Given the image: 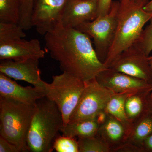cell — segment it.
I'll return each instance as SVG.
<instances>
[{"mask_svg":"<svg viewBox=\"0 0 152 152\" xmlns=\"http://www.w3.org/2000/svg\"><path fill=\"white\" fill-rule=\"evenodd\" d=\"M45 48L67 73L87 83L107 69L98 58L86 34L62 25L45 35Z\"/></svg>","mask_w":152,"mask_h":152,"instance_id":"6da1fadb","label":"cell"},{"mask_svg":"<svg viewBox=\"0 0 152 152\" xmlns=\"http://www.w3.org/2000/svg\"><path fill=\"white\" fill-rule=\"evenodd\" d=\"M35 106L28 136L29 151L51 152L64 126L61 112L55 103L45 97L38 100Z\"/></svg>","mask_w":152,"mask_h":152,"instance_id":"7a4b0ae2","label":"cell"},{"mask_svg":"<svg viewBox=\"0 0 152 152\" xmlns=\"http://www.w3.org/2000/svg\"><path fill=\"white\" fill-rule=\"evenodd\" d=\"M118 23L115 38L104 64L108 68L118 56L138 40L145 24L152 18V12L131 0H119Z\"/></svg>","mask_w":152,"mask_h":152,"instance_id":"3957f363","label":"cell"},{"mask_svg":"<svg viewBox=\"0 0 152 152\" xmlns=\"http://www.w3.org/2000/svg\"><path fill=\"white\" fill-rule=\"evenodd\" d=\"M35 106L0 96V135L28 152V136Z\"/></svg>","mask_w":152,"mask_h":152,"instance_id":"277c9868","label":"cell"},{"mask_svg":"<svg viewBox=\"0 0 152 152\" xmlns=\"http://www.w3.org/2000/svg\"><path fill=\"white\" fill-rule=\"evenodd\" d=\"M52 78L51 83L43 82L42 89L45 97L55 103L60 109L65 126L78 103L86 83L66 72L53 76Z\"/></svg>","mask_w":152,"mask_h":152,"instance_id":"5b68a950","label":"cell"},{"mask_svg":"<svg viewBox=\"0 0 152 152\" xmlns=\"http://www.w3.org/2000/svg\"><path fill=\"white\" fill-rule=\"evenodd\" d=\"M119 1H113L110 12L91 21L85 22L75 29L93 39L99 58L104 63L115 38L118 23Z\"/></svg>","mask_w":152,"mask_h":152,"instance_id":"8992f818","label":"cell"},{"mask_svg":"<svg viewBox=\"0 0 152 152\" xmlns=\"http://www.w3.org/2000/svg\"><path fill=\"white\" fill-rule=\"evenodd\" d=\"M114 94L99 83L96 78L86 83L84 89L69 123L96 118L104 110L106 105Z\"/></svg>","mask_w":152,"mask_h":152,"instance_id":"52a82bcc","label":"cell"},{"mask_svg":"<svg viewBox=\"0 0 152 152\" xmlns=\"http://www.w3.org/2000/svg\"><path fill=\"white\" fill-rule=\"evenodd\" d=\"M108 68L152 84V69L148 56L135 44L122 52L112 62Z\"/></svg>","mask_w":152,"mask_h":152,"instance_id":"ba28073f","label":"cell"},{"mask_svg":"<svg viewBox=\"0 0 152 152\" xmlns=\"http://www.w3.org/2000/svg\"><path fill=\"white\" fill-rule=\"evenodd\" d=\"M69 0H34L31 23L45 36L61 24L62 16Z\"/></svg>","mask_w":152,"mask_h":152,"instance_id":"9c48e42d","label":"cell"},{"mask_svg":"<svg viewBox=\"0 0 152 152\" xmlns=\"http://www.w3.org/2000/svg\"><path fill=\"white\" fill-rule=\"evenodd\" d=\"M96 79L99 83L114 94H130L152 90L151 84L110 68L101 72Z\"/></svg>","mask_w":152,"mask_h":152,"instance_id":"30bf717a","label":"cell"},{"mask_svg":"<svg viewBox=\"0 0 152 152\" xmlns=\"http://www.w3.org/2000/svg\"><path fill=\"white\" fill-rule=\"evenodd\" d=\"M0 73L11 78L24 81L34 86L42 89L44 81L41 79L39 59H29L21 61L1 60Z\"/></svg>","mask_w":152,"mask_h":152,"instance_id":"8fae6325","label":"cell"},{"mask_svg":"<svg viewBox=\"0 0 152 152\" xmlns=\"http://www.w3.org/2000/svg\"><path fill=\"white\" fill-rule=\"evenodd\" d=\"M45 51L37 39L26 40L20 39L0 43V59L24 61L29 59H40L44 58Z\"/></svg>","mask_w":152,"mask_h":152,"instance_id":"7c38bea8","label":"cell"},{"mask_svg":"<svg viewBox=\"0 0 152 152\" xmlns=\"http://www.w3.org/2000/svg\"><path fill=\"white\" fill-rule=\"evenodd\" d=\"M98 4V0H69L62 16V26L75 28L94 20L97 15Z\"/></svg>","mask_w":152,"mask_h":152,"instance_id":"4fadbf2b","label":"cell"},{"mask_svg":"<svg viewBox=\"0 0 152 152\" xmlns=\"http://www.w3.org/2000/svg\"><path fill=\"white\" fill-rule=\"evenodd\" d=\"M0 96L26 104L35 105L37 101L45 97V95L41 88L22 86L11 78L0 73Z\"/></svg>","mask_w":152,"mask_h":152,"instance_id":"5bb4252c","label":"cell"},{"mask_svg":"<svg viewBox=\"0 0 152 152\" xmlns=\"http://www.w3.org/2000/svg\"><path fill=\"white\" fill-rule=\"evenodd\" d=\"M97 135L109 146L112 152H115L128 140V133L124 125L108 114L104 121L100 125Z\"/></svg>","mask_w":152,"mask_h":152,"instance_id":"9a60e30c","label":"cell"},{"mask_svg":"<svg viewBox=\"0 0 152 152\" xmlns=\"http://www.w3.org/2000/svg\"><path fill=\"white\" fill-rule=\"evenodd\" d=\"M152 90L140 91L129 94L125 102L126 115L130 123L133 125L148 112V99Z\"/></svg>","mask_w":152,"mask_h":152,"instance_id":"2e32d148","label":"cell"},{"mask_svg":"<svg viewBox=\"0 0 152 152\" xmlns=\"http://www.w3.org/2000/svg\"><path fill=\"white\" fill-rule=\"evenodd\" d=\"M100 124L96 118L74 122L64 126L61 132L63 136L83 138L96 135Z\"/></svg>","mask_w":152,"mask_h":152,"instance_id":"e0dca14e","label":"cell"},{"mask_svg":"<svg viewBox=\"0 0 152 152\" xmlns=\"http://www.w3.org/2000/svg\"><path fill=\"white\" fill-rule=\"evenodd\" d=\"M152 133V112H147L133 124L127 141L141 147Z\"/></svg>","mask_w":152,"mask_h":152,"instance_id":"ac0fdd59","label":"cell"},{"mask_svg":"<svg viewBox=\"0 0 152 152\" xmlns=\"http://www.w3.org/2000/svg\"><path fill=\"white\" fill-rule=\"evenodd\" d=\"M129 94H114L107 103L104 111L115 117L122 123L127 132L128 136L132 125L128 120L125 110V102Z\"/></svg>","mask_w":152,"mask_h":152,"instance_id":"d6986e66","label":"cell"},{"mask_svg":"<svg viewBox=\"0 0 152 152\" xmlns=\"http://www.w3.org/2000/svg\"><path fill=\"white\" fill-rule=\"evenodd\" d=\"M21 0H0V22L18 24Z\"/></svg>","mask_w":152,"mask_h":152,"instance_id":"ffe728a7","label":"cell"},{"mask_svg":"<svg viewBox=\"0 0 152 152\" xmlns=\"http://www.w3.org/2000/svg\"><path fill=\"white\" fill-rule=\"evenodd\" d=\"M79 152H112L109 146L98 135L79 138Z\"/></svg>","mask_w":152,"mask_h":152,"instance_id":"44dd1931","label":"cell"},{"mask_svg":"<svg viewBox=\"0 0 152 152\" xmlns=\"http://www.w3.org/2000/svg\"><path fill=\"white\" fill-rule=\"evenodd\" d=\"M23 30L18 24L0 22V43L25 37L26 35Z\"/></svg>","mask_w":152,"mask_h":152,"instance_id":"7402d4cb","label":"cell"},{"mask_svg":"<svg viewBox=\"0 0 152 152\" xmlns=\"http://www.w3.org/2000/svg\"><path fill=\"white\" fill-rule=\"evenodd\" d=\"M53 148L57 152H79L78 142L75 138L59 136L55 140Z\"/></svg>","mask_w":152,"mask_h":152,"instance_id":"603a6c76","label":"cell"},{"mask_svg":"<svg viewBox=\"0 0 152 152\" xmlns=\"http://www.w3.org/2000/svg\"><path fill=\"white\" fill-rule=\"evenodd\" d=\"M150 21L149 24L143 30L138 40L134 44L148 56L152 51V18Z\"/></svg>","mask_w":152,"mask_h":152,"instance_id":"cb8c5ba5","label":"cell"},{"mask_svg":"<svg viewBox=\"0 0 152 152\" xmlns=\"http://www.w3.org/2000/svg\"><path fill=\"white\" fill-rule=\"evenodd\" d=\"M34 0H21L20 18L18 25L24 30H29L31 23Z\"/></svg>","mask_w":152,"mask_h":152,"instance_id":"d4e9b609","label":"cell"},{"mask_svg":"<svg viewBox=\"0 0 152 152\" xmlns=\"http://www.w3.org/2000/svg\"><path fill=\"white\" fill-rule=\"evenodd\" d=\"M113 2L112 0H98L97 18L103 16L108 13Z\"/></svg>","mask_w":152,"mask_h":152,"instance_id":"484cf974","label":"cell"},{"mask_svg":"<svg viewBox=\"0 0 152 152\" xmlns=\"http://www.w3.org/2000/svg\"><path fill=\"white\" fill-rule=\"evenodd\" d=\"M21 152V150L17 145L0 136V152Z\"/></svg>","mask_w":152,"mask_h":152,"instance_id":"4316f807","label":"cell"},{"mask_svg":"<svg viewBox=\"0 0 152 152\" xmlns=\"http://www.w3.org/2000/svg\"><path fill=\"white\" fill-rule=\"evenodd\" d=\"M115 152H143V151L141 147L126 142Z\"/></svg>","mask_w":152,"mask_h":152,"instance_id":"83f0119b","label":"cell"},{"mask_svg":"<svg viewBox=\"0 0 152 152\" xmlns=\"http://www.w3.org/2000/svg\"><path fill=\"white\" fill-rule=\"evenodd\" d=\"M142 148L143 152H152V133L144 142Z\"/></svg>","mask_w":152,"mask_h":152,"instance_id":"f1b7e54d","label":"cell"},{"mask_svg":"<svg viewBox=\"0 0 152 152\" xmlns=\"http://www.w3.org/2000/svg\"><path fill=\"white\" fill-rule=\"evenodd\" d=\"M144 10L147 12H152V0H151L143 7Z\"/></svg>","mask_w":152,"mask_h":152,"instance_id":"f546056e","label":"cell"},{"mask_svg":"<svg viewBox=\"0 0 152 152\" xmlns=\"http://www.w3.org/2000/svg\"><path fill=\"white\" fill-rule=\"evenodd\" d=\"M134 2L144 7L145 5L150 0H131Z\"/></svg>","mask_w":152,"mask_h":152,"instance_id":"4dcf8cb0","label":"cell"},{"mask_svg":"<svg viewBox=\"0 0 152 152\" xmlns=\"http://www.w3.org/2000/svg\"><path fill=\"white\" fill-rule=\"evenodd\" d=\"M148 110L152 112V97L150 95L148 99Z\"/></svg>","mask_w":152,"mask_h":152,"instance_id":"1f68e13d","label":"cell"},{"mask_svg":"<svg viewBox=\"0 0 152 152\" xmlns=\"http://www.w3.org/2000/svg\"><path fill=\"white\" fill-rule=\"evenodd\" d=\"M149 62L150 65L152 69V56H148Z\"/></svg>","mask_w":152,"mask_h":152,"instance_id":"d6a6232c","label":"cell"},{"mask_svg":"<svg viewBox=\"0 0 152 152\" xmlns=\"http://www.w3.org/2000/svg\"><path fill=\"white\" fill-rule=\"evenodd\" d=\"M150 96H151L152 97V91L151 92V95H150Z\"/></svg>","mask_w":152,"mask_h":152,"instance_id":"836d02e7","label":"cell"}]
</instances>
